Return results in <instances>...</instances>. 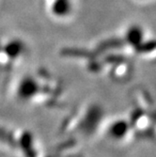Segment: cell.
Wrapping results in <instances>:
<instances>
[{"instance_id": "6da1fadb", "label": "cell", "mask_w": 156, "mask_h": 157, "mask_svg": "<svg viewBox=\"0 0 156 157\" xmlns=\"http://www.w3.org/2000/svg\"><path fill=\"white\" fill-rule=\"evenodd\" d=\"M141 37H142V33H141V29L139 27H133L129 30L128 33V40L131 44H136L141 40Z\"/></svg>"}]
</instances>
